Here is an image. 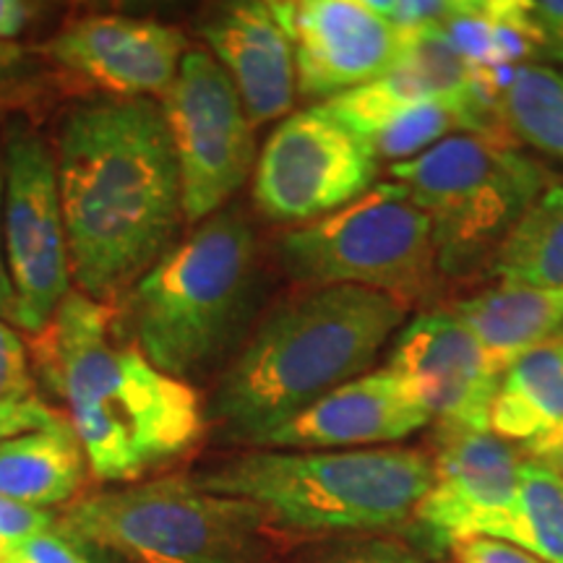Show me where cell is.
Instances as JSON below:
<instances>
[{
	"mask_svg": "<svg viewBox=\"0 0 563 563\" xmlns=\"http://www.w3.org/2000/svg\"><path fill=\"white\" fill-rule=\"evenodd\" d=\"M70 274L87 298L131 290L173 249L180 175L159 102L76 104L55 141Z\"/></svg>",
	"mask_w": 563,
	"mask_h": 563,
	"instance_id": "1",
	"label": "cell"
},
{
	"mask_svg": "<svg viewBox=\"0 0 563 563\" xmlns=\"http://www.w3.org/2000/svg\"><path fill=\"white\" fill-rule=\"evenodd\" d=\"M37 373L66 405L89 473L100 483L131 485L180 460L207 420L194 386L167 376L136 344L115 342L112 311L79 290L37 334Z\"/></svg>",
	"mask_w": 563,
	"mask_h": 563,
	"instance_id": "2",
	"label": "cell"
},
{
	"mask_svg": "<svg viewBox=\"0 0 563 563\" xmlns=\"http://www.w3.org/2000/svg\"><path fill=\"white\" fill-rule=\"evenodd\" d=\"M405 313L391 295L355 285L287 295L224 371L209 418L224 441L256 449L336 386L363 376Z\"/></svg>",
	"mask_w": 563,
	"mask_h": 563,
	"instance_id": "3",
	"label": "cell"
},
{
	"mask_svg": "<svg viewBox=\"0 0 563 563\" xmlns=\"http://www.w3.org/2000/svg\"><path fill=\"white\" fill-rule=\"evenodd\" d=\"M201 490L249 501L287 540L378 534L412 519L433 483V460L418 449L340 452L249 449L188 475Z\"/></svg>",
	"mask_w": 563,
	"mask_h": 563,
	"instance_id": "4",
	"label": "cell"
},
{
	"mask_svg": "<svg viewBox=\"0 0 563 563\" xmlns=\"http://www.w3.org/2000/svg\"><path fill=\"white\" fill-rule=\"evenodd\" d=\"M58 530L104 563H287L292 553L258 506L201 490L188 475L87 493Z\"/></svg>",
	"mask_w": 563,
	"mask_h": 563,
	"instance_id": "5",
	"label": "cell"
},
{
	"mask_svg": "<svg viewBox=\"0 0 563 563\" xmlns=\"http://www.w3.org/2000/svg\"><path fill=\"white\" fill-rule=\"evenodd\" d=\"M258 241L241 209H222L173 245L129 290V327L141 355L186 382L241 327L256 285Z\"/></svg>",
	"mask_w": 563,
	"mask_h": 563,
	"instance_id": "6",
	"label": "cell"
},
{
	"mask_svg": "<svg viewBox=\"0 0 563 563\" xmlns=\"http://www.w3.org/2000/svg\"><path fill=\"white\" fill-rule=\"evenodd\" d=\"M389 175L431 220L435 266L446 277L493 262L519 217L551 188L545 167L511 141L477 133L443 139L420 157L391 165Z\"/></svg>",
	"mask_w": 563,
	"mask_h": 563,
	"instance_id": "7",
	"label": "cell"
},
{
	"mask_svg": "<svg viewBox=\"0 0 563 563\" xmlns=\"http://www.w3.org/2000/svg\"><path fill=\"white\" fill-rule=\"evenodd\" d=\"M279 266L302 287L355 285L418 300L433 285L431 220L399 183H376L368 194L319 222L287 230L277 243Z\"/></svg>",
	"mask_w": 563,
	"mask_h": 563,
	"instance_id": "8",
	"label": "cell"
},
{
	"mask_svg": "<svg viewBox=\"0 0 563 563\" xmlns=\"http://www.w3.org/2000/svg\"><path fill=\"white\" fill-rule=\"evenodd\" d=\"M3 253L13 290L11 323L37 336L70 292V251L55 152L32 123L13 118L3 136Z\"/></svg>",
	"mask_w": 563,
	"mask_h": 563,
	"instance_id": "9",
	"label": "cell"
},
{
	"mask_svg": "<svg viewBox=\"0 0 563 563\" xmlns=\"http://www.w3.org/2000/svg\"><path fill=\"white\" fill-rule=\"evenodd\" d=\"M159 108L178 162L183 220L201 224L256 167L253 125L230 76L203 47H188Z\"/></svg>",
	"mask_w": 563,
	"mask_h": 563,
	"instance_id": "10",
	"label": "cell"
},
{
	"mask_svg": "<svg viewBox=\"0 0 563 563\" xmlns=\"http://www.w3.org/2000/svg\"><path fill=\"white\" fill-rule=\"evenodd\" d=\"M378 157L361 136L316 108L292 112L253 167V203L277 224L319 222L376 186Z\"/></svg>",
	"mask_w": 563,
	"mask_h": 563,
	"instance_id": "11",
	"label": "cell"
},
{
	"mask_svg": "<svg viewBox=\"0 0 563 563\" xmlns=\"http://www.w3.org/2000/svg\"><path fill=\"white\" fill-rule=\"evenodd\" d=\"M272 13L292 45L298 91L334 100L382 79L405 55V32L368 0H274Z\"/></svg>",
	"mask_w": 563,
	"mask_h": 563,
	"instance_id": "12",
	"label": "cell"
},
{
	"mask_svg": "<svg viewBox=\"0 0 563 563\" xmlns=\"http://www.w3.org/2000/svg\"><path fill=\"white\" fill-rule=\"evenodd\" d=\"M433 483L412 522L431 551L456 540L490 538L517 501L525 456L490 431H435Z\"/></svg>",
	"mask_w": 563,
	"mask_h": 563,
	"instance_id": "13",
	"label": "cell"
},
{
	"mask_svg": "<svg viewBox=\"0 0 563 563\" xmlns=\"http://www.w3.org/2000/svg\"><path fill=\"white\" fill-rule=\"evenodd\" d=\"M386 368L402 378L441 431H490L501 373L452 308L420 313L399 329Z\"/></svg>",
	"mask_w": 563,
	"mask_h": 563,
	"instance_id": "14",
	"label": "cell"
},
{
	"mask_svg": "<svg viewBox=\"0 0 563 563\" xmlns=\"http://www.w3.org/2000/svg\"><path fill=\"white\" fill-rule=\"evenodd\" d=\"M47 51L118 100H152L173 87L188 40L178 26L152 19L89 13L63 26Z\"/></svg>",
	"mask_w": 563,
	"mask_h": 563,
	"instance_id": "15",
	"label": "cell"
},
{
	"mask_svg": "<svg viewBox=\"0 0 563 563\" xmlns=\"http://www.w3.org/2000/svg\"><path fill=\"white\" fill-rule=\"evenodd\" d=\"M431 426L402 378L389 368L363 373L336 386L308 410L258 443L256 449L287 452H340L397 443L420 428Z\"/></svg>",
	"mask_w": 563,
	"mask_h": 563,
	"instance_id": "16",
	"label": "cell"
},
{
	"mask_svg": "<svg viewBox=\"0 0 563 563\" xmlns=\"http://www.w3.org/2000/svg\"><path fill=\"white\" fill-rule=\"evenodd\" d=\"M209 53L230 76L253 129L292 110L298 74L292 45L269 3H228L201 24Z\"/></svg>",
	"mask_w": 563,
	"mask_h": 563,
	"instance_id": "17",
	"label": "cell"
},
{
	"mask_svg": "<svg viewBox=\"0 0 563 563\" xmlns=\"http://www.w3.org/2000/svg\"><path fill=\"white\" fill-rule=\"evenodd\" d=\"M490 433L545 460L563 441V334L525 352L501 376L490 405Z\"/></svg>",
	"mask_w": 563,
	"mask_h": 563,
	"instance_id": "18",
	"label": "cell"
},
{
	"mask_svg": "<svg viewBox=\"0 0 563 563\" xmlns=\"http://www.w3.org/2000/svg\"><path fill=\"white\" fill-rule=\"evenodd\" d=\"M452 311L467 323L493 368L504 376L525 352L561 332L563 290L501 282L456 300Z\"/></svg>",
	"mask_w": 563,
	"mask_h": 563,
	"instance_id": "19",
	"label": "cell"
},
{
	"mask_svg": "<svg viewBox=\"0 0 563 563\" xmlns=\"http://www.w3.org/2000/svg\"><path fill=\"white\" fill-rule=\"evenodd\" d=\"M87 473L81 441L66 418L0 441V496L13 504L42 511L68 506Z\"/></svg>",
	"mask_w": 563,
	"mask_h": 563,
	"instance_id": "20",
	"label": "cell"
},
{
	"mask_svg": "<svg viewBox=\"0 0 563 563\" xmlns=\"http://www.w3.org/2000/svg\"><path fill=\"white\" fill-rule=\"evenodd\" d=\"M501 282L563 290V186L545 188L493 256Z\"/></svg>",
	"mask_w": 563,
	"mask_h": 563,
	"instance_id": "21",
	"label": "cell"
},
{
	"mask_svg": "<svg viewBox=\"0 0 563 563\" xmlns=\"http://www.w3.org/2000/svg\"><path fill=\"white\" fill-rule=\"evenodd\" d=\"M490 538L522 548L543 563H563V475L525 456L517 501Z\"/></svg>",
	"mask_w": 563,
	"mask_h": 563,
	"instance_id": "22",
	"label": "cell"
},
{
	"mask_svg": "<svg viewBox=\"0 0 563 563\" xmlns=\"http://www.w3.org/2000/svg\"><path fill=\"white\" fill-rule=\"evenodd\" d=\"M501 121L511 139L563 157V74L548 66H519L501 97Z\"/></svg>",
	"mask_w": 563,
	"mask_h": 563,
	"instance_id": "23",
	"label": "cell"
},
{
	"mask_svg": "<svg viewBox=\"0 0 563 563\" xmlns=\"http://www.w3.org/2000/svg\"><path fill=\"white\" fill-rule=\"evenodd\" d=\"M287 563H422L420 553L386 534H344L306 543Z\"/></svg>",
	"mask_w": 563,
	"mask_h": 563,
	"instance_id": "24",
	"label": "cell"
},
{
	"mask_svg": "<svg viewBox=\"0 0 563 563\" xmlns=\"http://www.w3.org/2000/svg\"><path fill=\"white\" fill-rule=\"evenodd\" d=\"M0 563H104L63 530H40L0 548Z\"/></svg>",
	"mask_w": 563,
	"mask_h": 563,
	"instance_id": "25",
	"label": "cell"
},
{
	"mask_svg": "<svg viewBox=\"0 0 563 563\" xmlns=\"http://www.w3.org/2000/svg\"><path fill=\"white\" fill-rule=\"evenodd\" d=\"M30 397H34L30 352L16 329L0 319V405Z\"/></svg>",
	"mask_w": 563,
	"mask_h": 563,
	"instance_id": "26",
	"label": "cell"
},
{
	"mask_svg": "<svg viewBox=\"0 0 563 563\" xmlns=\"http://www.w3.org/2000/svg\"><path fill=\"white\" fill-rule=\"evenodd\" d=\"M371 9L397 30L441 26L460 5V0H368Z\"/></svg>",
	"mask_w": 563,
	"mask_h": 563,
	"instance_id": "27",
	"label": "cell"
},
{
	"mask_svg": "<svg viewBox=\"0 0 563 563\" xmlns=\"http://www.w3.org/2000/svg\"><path fill=\"white\" fill-rule=\"evenodd\" d=\"M63 415L53 412L45 402H40L37 397L19 399V402H5L0 405V441L11 439V435L40 431V428L53 426Z\"/></svg>",
	"mask_w": 563,
	"mask_h": 563,
	"instance_id": "28",
	"label": "cell"
},
{
	"mask_svg": "<svg viewBox=\"0 0 563 563\" xmlns=\"http://www.w3.org/2000/svg\"><path fill=\"white\" fill-rule=\"evenodd\" d=\"M460 563H543L522 548L496 538H464L452 545Z\"/></svg>",
	"mask_w": 563,
	"mask_h": 563,
	"instance_id": "29",
	"label": "cell"
},
{
	"mask_svg": "<svg viewBox=\"0 0 563 563\" xmlns=\"http://www.w3.org/2000/svg\"><path fill=\"white\" fill-rule=\"evenodd\" d=\"M51 527H55L53 511L30 509V506L13 504L0 496V548L24 538V534L51 530Z\"/></svg>",
	"mask_w": 563,
	"mask_h": 563,
	"instance_id": "30",
	"label": "cell"
},
{
	"mask_svg": "<svg viewBox=\"0 0 563 563\" xmlns=\"http://www.w3.org/2000/svg\"><path fill=\"white\" fill-rule=\"evenodd\" d=\"M543 55L563 63V0H527Z\"/></svg>",
	"mask_w": 563,
	"mask_h": 563,
	"instance_id": "31",
	"label": "cell"
},
{
	"mask_svg": "<svg viewBox=\"0 0 563 563\" xmlns=\"http://www.w3.org/2000/svg\"><path fill=\"white\" fill-rule=\"evenodd\" d=\"M3 199H5V146L0 136V319L11 323L13 311V290L9 269H5V253H3Z\"/></svg>",
	"mask_w": 563,
	"mask_h": 563,
	"instance_id": "32",
	"label": "cell"
},
{
	"mask_svg": "<svg viewBox=\"0 0 563 563\" xmlns=\"http://www.w3.org/2000/svg\"><path fill=\"white\" fill-rule=\"evenodd\" d=\"M34 5L24 0H0V42L16 40L30 26Z\"/></svg>",
	"mask_w": 563,
	"mask_h": 563,
	"instance_id": "33",
	"label": "cell"
},
{
	"mask_svg": "<svg viewBox=\"0 0 563 563\" xmlns=\"http://www.w3.org/2000/svg\"><path fill=\"white\" fill-rule=\"evenodd\" d=\"M21 58V51L13 42H0V79L13 68V63Z\"/></svg>",
	"mask_w": 563,
	"mask_h": 563,
	"instance_id": "34",
	"label": "cell"
},
{
	"mask_svg": "<svg viewBox=\"0 0 563 563\" xmlns=\"http://www.w3.org/2000/svg\"><path fill=\"white\" fill-rule=\"evenodd\" d=\"M540 462L551 464V467L555 470V473H559V475H563V441L559 443V446H555V449H553V452H551V454H548V456H545V460H540Z\"/></svg>",
	"mask_w": 563,
	"mask_h": 563,
	"instance_id": "35",
	"label": "cell"
},
{
	"mask_svg": "<svg viewBox=\"0 0 563 563\" xmlns=\"http://www.w3.org/2000/svg\"><path fill=\"white\" fill-rule=\"evenodd\" d=\"M561 334H563V329H561Z\"/></svg>",
	"mask_w": 563,
	"mask_h": 563,
	"instance_id": "36",
	"label": "cell"
}]
</instances>
